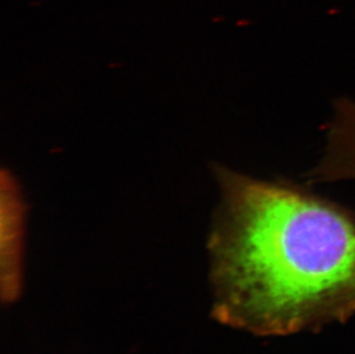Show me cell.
I'll return each instance as SVG.
<instances>
[{
	"label": "cell",
	"instance_id": "obj_1",
	"mask_svg": "<svg viewBox=\"0 0 355 354\" xmlns=\"http://www.w3.org/2000/svg\"><path fill=\"white\" fill-rule=\"evenodd\" d=\"M211 238V313L257 336H286L355 313V217L284 183L220 171Z\"/></svg>",
	"mask_w": 355,
	"mask_h": 354
}]
</instances>
